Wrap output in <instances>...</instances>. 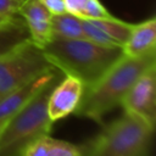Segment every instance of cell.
Here are the masks:
<instances>
[{"label":"cell","mask_w":156,"mask_h":156,"mask_svg":"<svg viewBox=\"0 0 156 156\" xmlns=\"http://www.w3.org/2000/svg\"><path fill=\"white\" fill-rule=\"evenodd\" d=\"M52 37L63 39H83V21L80 17L69 12H63L51 16Z\"/></svg>","instance_id":"13"},{"label":"cell","mask_w":156,"mask_h":156,"mask_svg":"<svg viewBox=\"0 0 156 156\" xmlns=\"http://www.w3.org/2000/svg\"><path fill=\"white\" fill-rule=\"evenodd\" d=\"M20 2L16 0H0V16L11 17L18 15Z\"/></svg>","instance_id":"16"},{"label":"cell","mask_w":156,"mask_h":156,"mask_svg":"<svg viewBox=\"0 0 156 156\" xmlns=\"http://www.w3.org/2000/svg\"><path fill=\"white\" fill-rule=\"evenodd\" d=\"M18 15L23 18L30 40L43 48L52 38L51 13L41 5L39 0H24L18 9Z\"/></svg>","instance_id":"9"},{"label":"cell","mask_w":156,"mask_h":156,"mask_svg":"<svg viewBox=\"0 0 156 156\" xmlns=\"http://www.w3.org/2000/svg\"><path fill=\"white\" fill-rule=\"evenodd\" d=\"M55 68L45 57L41 48L32 40L0 57V99L37 77Z\"/></svg>","instance_id":"5"},{"label":"cell","mask_w":156,"mask_h":156,"mask_svg":"<svg viewBox=\"0 0 156 156\" xmlns=\"http://www.w3.org/2000/svg\"><path fill=\"white\" fill-rule=\"evenodd\" d=\"M63 1H65L66 12H69V13L82 18L87 0H63Z\"/></svg>","instance_id":"17"},{"label":"cell","mask_w":156,"mask_h":156,"mask_svg":"<svg viewBox=\"0 0 156 156\" xmlns=\"http://www.w3.org/2000/svg\"><path fill=\"white\" fill-rule=\"evenodd\" d=\"M94 26H96L101 32H104L108 38H111L118 46H123L127 41L133 23L123 22L116 17L108 18H98V20H89Z\"/></svg>","instance_id":"14"},{"label":"cell","mask_w":156,"mask_h":156,"mask_svg":"<svg viewBox=\"0 0 156 156\" xmlns=\"http://www.w3.org/2000/svg\"><path fill=\"white\" fill-rule=\"evenodd\" d=\"M58 83L48 85L33 101L11 117L0 130V156H23L39 136L50 134L52 123L46 112L48 98Z\"/></svg>","instance_id":"4"},{"label":"cell","mask_w":156,"mask_h":156,"mask_svg":"<svg viewBox=\"0 0 156 156\" xmlns=\"http://www.w3.org/2000/svg\"><path fill=\"white\" fill-rule=\"evenodd\" d=\"M11 17H12V16H11ZM11 17H2V16H0V24L4 23V22H6V21H7L9 18H11Z\"/></svg>","instance_id":"19"},{"label":"cell","mask_w":156,"mask_h":156,"mask_svg":"<svg viewBox=\"0 0 156 156\" xmlns=\"http://www.w3.org/2000/svg\"><path fill=\"white\" fill-rule=\"evenodd\" d=\"M57 68L48 69L0 99V123H6L11 117L33 101L48 85L60 80Z\"/></svg>","instance_id":"7"},{"label":"cell","mask_w":156,"mask_h":156,"mask_svg":"<svg viewBox=\"0 0 156 156\" xmlns=\"http://www.w3.org/2000/svg\"><path fill=\"white\" fill-rule=\"evenodd\" d=\"M23 156H82L80 145L58 140L50 134L35 139L24 151Z\"/></svg>","instance_id":"11"},{"label":"cell","mask_w":156,"mask_h":156,"mask_svg":"<svg viewBox=\"0 0 156 156\" xmlns=\"http://www.w3.org/2000/svg\"><path fill=\"white\" fill-rule=\"evenodd\" d=\"M39 1L51 15H58L66 12L63 0H39Z\"/></svg>","instance_id":"18"},{"label":"cell","mask_w":156,"mask_h":156,"mask_svg":"<svg viewBox=\"0 0 156 156\" xmlns=\"http://www.w3.org/2000/svg\"><path fill=\"white\" fill-rule=\"evenodd\" d=\"M154 130L139 117L124 112L80 145L82 156H149Z\"/></svg>","instance_id":"3"},{"label":"cell","mask_w":156,"mask_h":156,"mask_svg":"<svg viewBox=\"0 0 156 156\" xmlns=\"http://www.w3.org/2000/svg\"><path fill=\"white\" fill-rule=\"evenodd\" d=\"M124 112L139 117L152 129L156 124V65L149 67L123 98Z\"/></svg>","instance_id":"6"},{"label":"cell","mask_w":156,"mask_h":156,"mask_svg":"<svg viewBox=\"0 0 156 156\" xmlns=\"http://www.w3.org/2000/svg\"><path fill=\"white\" fill-rule=\"evenodd\" d=\"M16 1H18V2H20V4H22V2H23V1H24V0H16Z\"/></svg>","instance_id":"21"},{"label":"cell","mask_w":156,"mask_h":156,"mask_svg":"<svg viewBox=\"0 0 156 156\" xmlns=\"http://www.w3.org/2000/svg\"><path fill=\"white\" fill-rule=\"evenodd\" d=\"M112 15L105 9V6L99 0H87L82 18L85 20H98V18H108Z\"/></svg>","instance_id":"15"},{"label":"cell","mask_w":156,"mask_h":156,"mask_svg":"<svg viewBox=\"0 0 156 156\" xmlns=\"http://www.w3.org/2000/svg\"><path fill=\"white\" fill-rule=\"evenodd\" d=\"M5 126V123H0V130H1V128Z\"/></svg>","instance_id":"20"},{"label":"cell","mask_w":156,"mask_h":156,"mask_svg":"<svg viewBox=\"0 0 156 156\" xmlns=\"http://www.w3.org/2000/svg\"><path fill=\"white\" fill-rule=\"evenodd\" d=\"M30 40L28 28L20 15L0 24V57Z\"/></svg>","instance_id":"12"},{"label":"cell","mask_w":156,"mask_h":156,"mask_svg":"<svg viewBox=\"0 0 156 156\" xmlns=\"http://www.w3.org/2000/svg\"><path fill=\"white\" fill-rule=\"evenodd\" d=\"M154 65H156V54L141 57L123 54L96 82L84 88L73 113L101 123L104 116L121 105L138 78Z\"/></svg>","instance_id":"1"},{"label":"cell","mask_w":156,"mask_h":156,"mask_svg":"<svg viewBox=\"0 0 156 156\" xmlns=\"http://www.w3.org/2000/svg\"><path fill=\"white\" fill-rule=\"evenodd\" d=\"M123 54L130 57H141L156 54V20L155 17L133 24L130 34L122 46Z\"/></svg>","instance_id":"10"},{"label":"cell","mask_w":156,"mask_h":156,"mask_svg":"<svg viewBox=\"0 0 156 156\" xmlns=\"http://www.w3.org/2000/svg\"><path fill=\"white\" fill-rule=\"evenodd\" d=\"M85 85L78 78L65 76L51 89L48 98L46 112L51 122L73 113L82 99Z\"/></svg>","instance_id":"8"},{"label":"cell","mask_w":156,"mask_h":156,"mask_svg":"<svg viewBox=\"0 0 156 156\" xmlns=\"http://www.w3.org/2000/svg\"><path fill=\"white\" fill-rule=\"evenodd\" d=\"M46 60L63 76L78 78L85 87L96 82L123 56L121 46H106L89 39L52 37L41 48Z\"/></svg>","instance_id":"2"}]
</instances>
